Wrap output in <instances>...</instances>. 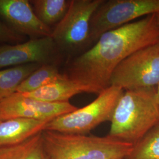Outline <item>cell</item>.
I'll return each mask as SVG.
<instances>
[{
	"mask_svg": "<svg viewBox=\"0 0 159 159\" xmlns=\"http://www.w3.org/2000/svg\"><path fill=\"white\" fill-rule=\"evenodd\" d=\"M159 82V43L136 51L114 70L110 86L123 90L156 88Z\"/></svg>",
	"mask_w": 159,
	"mask_h": 159,
	"instance_id": "8992f818",
	"label": "cell"
},
{
	"mask_svg": "<svg viewBox=\"0 0 159 159\" xmlns=\"http://www.w3.org/2000/svg\"><path fill=\"white\" fill-rule=\"evenodd\" d=\"M123 92L121 88L110 85L89 104L52 120L45 130L86 134L102 123L111 121Z\"/></svg>",
	"mask_w": 159,
	"mask_h": 159,
	"instance_id": "277c9868",
	"label": "cell"
},
{
	"mask_svg": "<svg viewBox=\"0 0 159 159\" xmlns=\"http://www.w3.org/2000/svg\"><path fill=\"white\" fill-rule=\"evenodd\" d=\"M25 40V36L19 34L8 25L0 21V43L18 44L23 43Z\"/></svg>",
	"mask_w": 159,
	"mask_h": 159,
	"instance_id": "ac0fdd59",
	"label": "cell"
},
{
	"mask_svg": "<svg viewBox=\"0 0 159 159\" xmlns=\"http://www.w3.org/2000/svg\"><path fill=\"white\" fill-rule=\"evenodd\" d=\"M103 0H71L68 12L52 30L60 54L71 56L90 44L91 18Z\"/></svg>",
	"mask_w": 159,
	"mask_h": 159,
	"instance_id": "5b68a950",
	"label": "cell"
},
{
	"mask_svg": "<svg viewBox=\"0 0 159 159\" xmlns=\"http://www.w3.org/2000/svg\"><path fill=\"white\" fill-rule=\"evenodd\" d=\"M41 66L32 63L0 70V101L15 93L18 85Z\"/></svg>",
	"mask_w": 159,
	"mask_h": 159,
	"instance_id": "5bb4252c",
	"label": "cell"
},
{
	"mask_svg": "<svg viewBox=\"0 0 159 159\" xmlns=\"http://www.w3.org/2000/svg\"><path fill=\"white\" fill-rule=\"evenodd\" d=\"M77 108L70 102H45L15 93L0 101V121L12 119L50 121Z\"/></svg>",
	"mask_w": 159,
	"mask_h": 159,
	"instance_id": "ba28073f",
	"label": "cell"
},
{
	"mask_svg": "<svg viewBox=\"0 0 159 159\" xmlns=\"http://www.w3.org/2000/svg\"><path fill=\"white\" fill-rule=\"evenodd\" d=\"M0 16L14 31L31 39L52 35V30L37 17L28 0H0Z\"/></svg>",
	"mask_w": 159,
	"mask_h": 159,
	"instance_id": "30bf717a",
	"label": "cell"
},
{
	"mask_svg": "<svg viewBox=\"0 0 159 159\" xmlns=\"http://www.w3.org/2000/svg\"><path fill=\"white\" fill-rule=\"evenodd\" d=\"M42 132L17 145L0 148V159H48Z\"/></svg>",
	"mask_w": 159,
	"mask_h": 159,
	"instance_id": "4fadbf2b",
	"label": "cell"
},
{
	"mask_svg": "<svg viewBox=\"0 0 159 159\" xmlns=\"http://www.w3.org/2000/svg\"><path fill=\"white\" fill-rule=\"evenodd\" d=\"M156 89L124 91L114 110L108 136L135 144L159 125Z\"/></svg>",
	"mask_w": 159,
	"mask_h": 159,
	"instance_id": "7a4b0ae2",
	"label": "cell"
},
{
	"mask_svg": "<svg viewBox=\"0 0 159 159\" xmlns=\"http://www.w3.org/2000/svg\"><path fill=\"white\" fill-rule=\"evenodd\" d=\"M159 12V0H103L90 23V43L110 30Z\"/></svg>",
	"mask_w": 159,
	"mask_h": 159,
	"instance_id": "52a82bcc",
	"label": "cell"
},
{
	"mask_svg": "<svg viewBox=\"0 0 159 159\" xmlns=\"http://www.w3.org/2000/svg\"><path fill=\"white\" fill-rule=\"evenodd\" d=\"M63 76L64 74L59 71L56 64H43L18 85L16 93L23 94L35 91Z\"/></svg>",
	"mask_w": 159,
	"mask_h": 159,
	"instance_id": "2e32d148",
	"label": "cell"
},
{
	"mask_svg": "<svg viewBox=\"0 0 159 159\" xmlns=\"http://www.w3.org/2000/svg\"><path fill=\"white\" fill-rule=\"evenodd\" d=\"M40 21L50 27L60 23L68 12L71 4L68 0H33L30 1Z\"/></svg>",
	"mask_w": 159,
	"mask_h": 159,
	"instance_id": "9a60e30c",
	"label": "cell"
},
{
	"mask_svg": "<svg viewBox=\"0 0 159 159\" xmlns=\"http://www.w3.org/2000/svg\"><path fill=\"white\" fill-rule=\"evenodd\" d=\"M156 15H157V18H158V20H159V12L157 13V14H156Z\"/></svg>",
	"mask_w": 159,
	"mask_h": 159,
	"instance_id": "ffe728a7",
	"label": "cell"
},
{
	"mask_svg": "<svg viewBox=\"0 0 159 159\" xmlns=\"http://www.w3.org/2000/svg\"><path fill=\"white\" fill-rule=\"evenodd\" d=\"M50 122L28 119L0 121V148L17 145L46 130Z\"/></svg>",
	"mask_w": 159,
	"mask_h": 159,
	"instance_id": "7c38bea8",
	"label": "cell"
},
{
	"mask_svg": "<svg viewBox=\"0 0 159 159\" xmlns=\"http://www.w3.org/2000/svg\"><path fill=\"white\" fill-rule=\"evenodd\" d=\"M48 159H125L134 144L111 137L42 132Z\"/></svg>",
	"mask_w": 159,
	"mask_h": 159,
	"instance_id": "3957f363",
	"label": "cell"
},
{
	"mask_svg": "<svg viewBox=\"0 0 159 159\" xmlns=\"http://www.w3.org/2000/svg\"><path fill=\"white\" fill-rule=\"evenodd\" d=\"M83 93L96 94L93 89L80 84L64 74L62 78L35 91L20 94L45 102H69V100L73 97Z\"/></svg>",
	"mask_w": 159,
	"mask_h": 159,
	"instance_id": "8fae6325",
	"label": "cell"
},
{
	"mask_svg": "<svg viewBox=\"0 0 159 159\" xmlns=\"http://www.w3.org/2000/svg\"><path fill=\"white\" fill-rule=\"evenodd\" d=\"M158 43L159 21L153 14L104 33L91 48L71 60L64 74L99 94L110 86L112 73L120 63Z\"/></svg>",
	"mask_w": 159,
	"mask_h": 159,
	"instance_id": "6da1fadb",
	"label": "cell"
},
{
	"mask_svg": "<svg viewBox=\"0 0 159 159\" xmlns=\"http://www.w3.org/2000/svg\"><path fill=\"white\" fill-rule=\"evenodd\" d=\"M156 100L159 107V82L156 89Z\"/></svg>",
	"mask_w": 159,
	"mask_h": 159,
	"instance_id": "d6986e66",
	"label": "cell"
},
{
	"mask_svg": "<svg viewBox=\"0 0 159 159\" xmlns=\"http://www.w3.org/2000/svg\"><path fill=\"white\" fill-rule=\"evenodd\" d=\"M59 55L51 36L16 44H2L0 46V70L32 63L56 64Z\"/></svg>",
	"mask_w": 159,
	"mask_h": 159,
	"instance_id": "9c48e42d",
	"label": "cell"
},
{
	"mask_svg": "<svg viewBox=\"0 0 159 159\" xmlns=\"http://www.w3.org/2000/svg\"><path fill=\"white\" fill-rule=\"evenodd\" d=\"M125 159H159V124L134 144Z\"/></svg>",
	"mask_w": 159,
	"mask_h": 159,
	"instance_id": "e0dca14e",
	"label": "cell"
}]
</instances>
